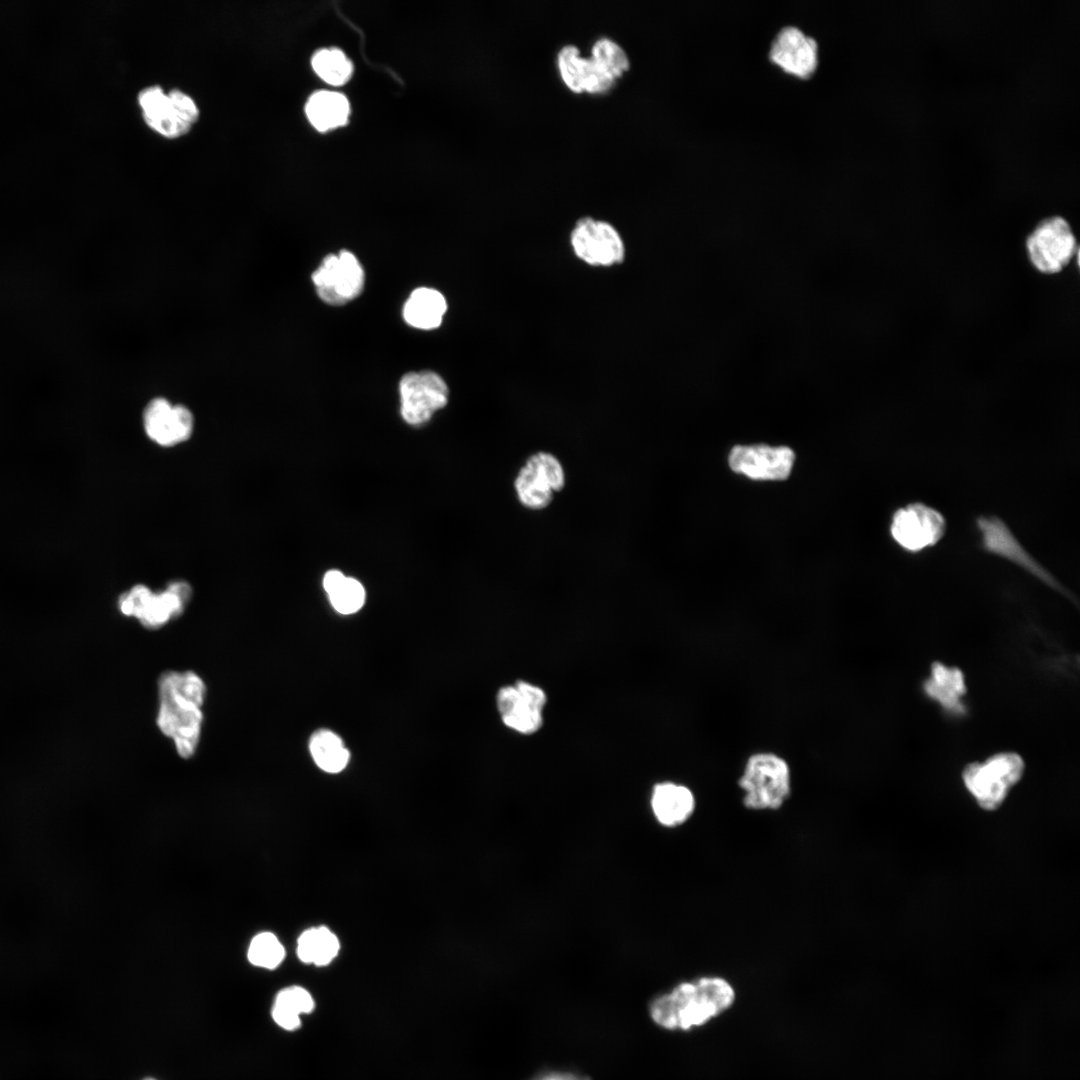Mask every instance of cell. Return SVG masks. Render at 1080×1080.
Returning a JSON list of instances; mask_svg holds the SVG:
<instances>
[{
  "label": "cell",
  "mask_w": 1080,
  "mask_h": 1080,
  "mask_svg": "<svg viewBox=\"0 0 1080 1080\" xmlns=\"http://www.w3.org/2000/svg\"><path fill=\"white\" fill-rule=\"evenodd\" d=\"M158 692L157 725L173 740L178 754L190 758L200 739L205 683L193 671H166L159 678Z\"/></svg>",
  "instance_id": "cell-1"
},
{
  "label": "cell",
  "mask_w": 1080,
  "mask_h": 1080,
  "mask_svg": "<svg viewBox=\"0 0 1080 1080\" xmlns=\"http://www.w3.org/2000/svg\"><path fill=\"white\" fill-rule=\"evenodd\" d=\"M735 1000L731 984L718 976H703L678 984L650 1005L654 1022L670 1030H687L706 1023Z\"/></svg>",
  "instance_id": "cell-2"
},
{
  "label": "cell",
  "mask_w": 1080,
  "mask_h": 1080,
  "mask_svg": "<svg viewBox=\"0 0 1080 1080\" xmlns=\"http://www.w3.org/2000/svg\"><path fill=\"white\" fill-rule=\"evenodd\" d=\"M738 785L744 792L743 804L746 808L777 810L791 793L789 765L774 753L753 754L745 764Z\"/></svg>",
  "instance_id": "cell-3"
},
{
  "label": "cell",
  "mask_w": 1080,
  "mask_h": 1080,
  "mask_svg": "<svg viewBox=\"0 0 1080 1080\" xmlns=\"http://www.w3.org/2000/svg\"><path fill=\"white\" fill-rule=\"evenodd\" d=\"M1025 764L1014 752L997 753L984 762L968 764L962 772V780L977 804L984 810L993 811L1001 806L1010 789L1018 783Z\"/></svg>",
  "instance_id": "cell-4"
},
{
  "label": "cell",
  "mask_w": 1080,
  "mask_h": 1080,
  "mask_svg": "<svg viewBox=\"0 0 1080 1080\" xmlns=\"http://www.w3.org/2000/svg\"><path fill=\"white\" fill-rule=\"evenodd\" d=\"M945 531L944 515L923 502H912L897 508L889 525L891 538L908 553H919L937 545Z\"/></svg>",
  "instance_id": "cell-5"
},
{
  "label": "cell",
  "mask_w": 1080,
  "mask_h": 1080,
  "mask_svg": "<svg viewBox=\"0 0 1080 1080\" xmlns=\"http://www.w3.org/2000/svg\"><path fill=\"white\" fill-rule=\"evenodd\" d=\"M1030 263L1039 272L1062 271L1077 251L1076 238L1069 223L1060 216L1043 219L1026 239Z\"/></svg>",
  "instance_id": "cell-6"
},
{
  "label": "cell",
  "mask_w": 1080,
  "mask_h": 1080,
  "mask_svg": "<svg viewBox=\"0 0 1080 1080\" xmlns=\"http://www.w3.org/2000/svg\"><path fill=\"white\" fill-rule=\"evenodd\" d=\"M981 548L1025 570L1047 586L1071 597L1057 579L1035 559L999 517L978 516L975 520Z\"/></svg>",
  "instance_id": "cell-7"
},
{
  "label": "cell",
  "mask_w": 1080,
  "mask_h": 1080,
  "mask_svg": "<svg viewBox=\"0 0 1080 1080\" xmlns=\"http://www.w3.org/2000/svg\"><path fill=\"white\" fill-rule=\"evenodd\" d=\"M138 100L146 123L166 137L185 134L199 116L194 100L177 89L165 94L161 87L150 86L139 93Z\"/></svg>",
  "instance_id": "cell-8"
},
{
  "label": "cell",
  "mask_w": 1080,
  "mask_h": 1080,
  "mask_svg": "<svg viewBox=\"0 0 1080 1080\" xmlns=\"http://www.w3.org/2000/svg\"><path fill=\"white\" fill-rule=\"evenodd\" d=\"M574 255L593 267H611L621 264L626 247L618 230L609 222L582 217L575 223L570 234Z\"/></svg>",
  "instance_id": "cell-9"
},
{
  "label": "cell",
  "mask_w": 1080,
  "mask_h": 1080,
  "mask_svg": "<svg viewBox=\"0 0 1080 1080\" xmlns=\"http://www.w3.org/2000/svg\"><path fill=\"white\" fill-rule=\"evenodd\" d=\"M496 703L503 724L517 733L531 735L543 725L547 696L535 684L518 680L503 686L497 693Z\"/></svg>",
  "instance_id": "cell-10"
},
{
  "label": "cell",
  "mask_w": 1080,
  "mask_h": 1080,
  "mask_svg": "<svg viewBox=\"0 0 1080 1080\" xmlns=\"http://www.w3.org/2000/svg\"><path fill=\"white\" fill-rule=\"evenodd\" d=\"M318 296L326 303L341 305L357 297L364 285V271L349 251L327 255L312 274Z\"/></svg>",
  "instance_id": "cell-11"
},
{
  "label": "cell",
  "mask_w": 1080,
  "mask_h": 1080,
  "mask_svg": "<svg viewBox=\"0 0 1080 1080\" xmlns=\"http://www.w3.org/2000/svg\"><path fill=\"white\" fill-rule=\"evenodd\" d=\"M399 390L402 417L412 425L428 421L448 400L446 383L432 371L407 373L400 381Z\"/></svg>",
  "instance_id": "cell-12"
},
{
  "label": "cell",
  "mask_w": 1080,
  "mask_h": 1080,
  "mask_svg": "<svg viewBox=\"0 0 1080 1080\" xmlns=\"http://www.w3.org/2000/svg\"><path fill=\"white\" fill-rule=\"evenodd\" d=\"M142 420L147 437L162 447H172L189 440L194 430L192 411L184 404H172L161 396L149 400Z\"/></svg>",
  "instance_id": "cell-13"
},
{
  "label": "cell",
  "mask_w": 1080,
  "mask_h": 1080,
  "mask_svg": "<svg viewBox=\"0 0 1080 1080\" xmlns=\"http://www.w3.org/2000/svg\"><path fill=\"white\" fill-rule=\"evenodd\" d=\"M793 461L794 453L788 447L735 446L729 455L732 470L761 480L787 478Z\"/></svg>",
  "instance_id": "cell-14"
},
{
  "label": "cell",
  "mask_w": 1080,
  "mask_h": 1080,
  "mask_svg": "<svg viewBox=\"0 0 1080 1080\" xmlns=\"http://www.w3.org/2000/svg\"><path fill=\"white\" fill-rule=\"evenodd\" d=\"M817 43L796 26H785L775 35L770 60L785 72L800 78L811 76L817 66Z\"/></svg>",
  "instance_id": "cell-15"
},
{
  "label": "cell",
  "mask_w": 1080,
  "mask_h": 1080,
  "mask_svg": "<svg viewBox=\"0 0 1080 1080\" xmlns=\"http://www.w3.org/2000/svg\"><path fill=\"white\" fill-rule=\"evenodd\" d=\"M560 76L566 86L576 92L601 93L615 82L606 75L591 57H583L573 44L564 45L557 54Z\"/></svg>",
  "instance_id": "cell-16"
},
{
  "label": "cell",
  "mask_w": 1080,
  "mask_h": 1080,
  "mask_svg": "<svg viewBox=\"0 0 1080 1080\" xmlns=\"http://www.w3.org/2000/svg\"><path fill=\"white\" fill-rule=\"evenodd\" d=\"M191 595L192 588L184 580L170 582L159 593L150 590L135 618L147 629H158L184 612Z\"/></svg>",
  "instance_id": "cell-17"
},
{
  "label": "cell",
  "mask_w": 1080,
  "mask_h": 1080,
  "mask_svg": "<svg viewBox=\"0 0 1080 1080\" xmlns=\"http://www.w3.org/2000/svg\"><path fill=\"white\" fill-rule=\"evenodd\" d=\"M650 806L659 824L673 828L684 824L692 816L696 799L687 786L663 781L653 786Z\"/></svg>",
  "instance_id": "cell-18"
},
{
  "label": "cell",
  "mask_w": 1080,
  "mask_h": 1080,
  "mask_svg": "<svg viewBox=\"0 0 1080 1080\" xmlns=\"http://www.w3.org/2000/svg\"><path fill=\"white\" fill-rule=\"evenodd\" d=\"M926 694L945 710L960 714L965 711L962 698L966 693L965 678L957 667L935 662L930 677L924 683Z\"/></svg>",
  "instance_id": "cell-19"
},
{
  "label": "cell",
  "mask_w": 1080,
  "mask_h": 1080,
  "mask_svg": "<svg viewBox=\"0 0 1080 1080\" xmlns=\"http://www.w3.org/2000/svg\"><path fill=\"white\" fill-rule=\"evenodd\" d=\"M447 309L443 295L432 288L421 287L414 290L403 308L405 321L419 329L438 327Z\"/></svg>",
  "instance_id": "cell-20"
},
{
  "label": "cell",
  "mask_w": 1080,
  "mask_h": 1080,
  "mask_svg": "<svg viewBox=\"0 0 1080 1080\" xmlns=\"http://www.w3.org/2000/svg\"><path fill=\"white\" fill-rule=\"evenodd\" d=\"M311 124L319 131H327L347 122L350 106L347 98L338 92L318 91L310 96L305 107Z\"/></svg>",
  "instance_id": "cell-21"
},
{
  "label": "cell",
  "mask_w": 1080,
  "mask_h": 1080,
  "mask_svg": "<svg viewBox=\"0 0 1080 1080\" xmlns=\"http://www.w3.org/2000/svg\"><path fill=\"white\" fill-rule=\"evenodd\" d=\"M338 937L327 927L319 926L305 930L297 941L298 958L307 964L328 965L339 953Z\"/></svg>",
  "instance_id": "cell-22"
},
{
  "label": "cell",
  "mask_w": 1080,
  "mask_h": 1080,
  "mask_svg": "<svg viewBox=\"0 0 1080 1080\" xmlns=\"http://www.w3.org/2000/svg\"><path fill=\"white\" fill-rule=\"evenodd\" d=\"M323 587L333 608L340 614L355 613L364 604L365 590L362 584L338 570H331L325 574Z\"/></svg>",
  "instance_id": "cell-23"
},
{
  "label": "cell",
  "mask_w": 1080,
  "mask_h": 1080,
  "mask_svg": "<svg viewBox=\"0 0 1080 1080\" xmlns=\"http://www.w3.org/2000/svg\"><path fill=\"white\" fill-rule=\"evenodd\" d=\"M311 994L301 986H290L278 992L273 1007V1020L283 1029L292 1031L299 1028L300 1014L310 1013L314 1009Z\"/></svg>",
  "instance_id": "cell-24"
},
{
  "label": "cell",
  "mask_w": 1080,
  "mask_h": 1080,
  "mask_svg": "<svg viewBox=\"0 0 1080 1080\" xmlns=\"http://www.w3.org/2000/svg\"><path fill=\"white\" fill-rule=\"evenodd\" d=\"M309 751L316 765L328 773L342 771L350 758V753L342 739L326 729L317 730L309 740Z\"/></svg>",
  "instance_id": "cell-25"
},
{
  "label": "cell",
  "mask_w": 1080,
  "mask_h": 1080,
  "mask_svg": "<svg viewBox=\"0 0 1080 1080\" xmlns=\"http://www.w3.org/2000/svg\"><path fill=\"white\" fill-rule=\"evenodd\" d=\"M514 490L519 503L534 511L548 507L554 496V492L524 465L514 479Z\"/></svg>",
  "instance_id": "cell-26"
},
{
  "label": "cell",
  "mask_w": 1080,
  "mask_h": 1080,
  "mask_svg": "<svg viewBox=\"0 0 1080 1080\" xmlns=\"http://www.w3.org/2000/svg\"><path fill=\"white\" fill-rule=\"evenodd\" d=\"M312 67L316 74L333 86L346 83L353 71L351 61L340 49H322L312 57Z\"/></svg>",
  "instance_id": "cell-27"
},
{
  "label": "cell",
  "mask_w": 1080,
  "mask_h": 1080,
  "mask_svg": "<svg viewBox=\"0 0 1080 1080\" xmlns=\"http://www.w3.org/2000/svg\"><path fill=\"white\" fill-rule=\"evenodd\" d=\"M590 57L613 80L622 76L630 66L625 50L608 37H601L594 42Z\"/></svg>",
  "instance_id": "cell-28"
},
{
  "label": "cell",
  "mask_w": 1080,
  "mask_h": 1080,
  "mask_svg": "<svg viewBox=\"0 0 1080 1080\" xmlns=\"http://www.w3.org/2000/svg\"><path fill=\"white\" fill-rule=\"evenodd\" d=\"M247 957L254 966L275 969L283 961L285 949L273 933L262 932L251 940Z\"/></svg>",
  "instance_id": "cell-29"
},
{
  "label": "cell",
  "mask_w": 1080,
  "mask_h": 1080,
  "mask_svg": "<svg viewBox=\"0 0 1080 1080\" xmlns=\"http://www.w3.org/2000/svg\"><path fill=\"white\" fill-rule=\"evenodd\" d=\"M524 466L543 481L554 493L561 491L566 483V475L561 461L552 453L538 451L531 454Z\"/></svg>",
  "instance_id": "cell-30"
},
{
  "label": "cell",
  "mask_w": 1080,
  "mask_h": 1080,
  "mask_svg": "<svg viewBox=\"0 0 1080 1080\" xmlns=\"http://www.w3.org/2000/svg\"><path fill=\"white\" fill-rule=\"evenodd\" d=\"M540 1080H583V1079L578 1078V1077H576L574 1075H570V1074H552V1075L545 1076Z\"/></svg>",
  "instance_id": "cell-31"
},
{
  "label": "cell",
  "mask_w": 1080,
  "mask_h": 1080,
  "mask_svg": "<svg viewBox=\"0 0 1080 1080\" xmlns=\"http://www.w3.org/2000/svg\"><path fill=\"white\" fill-rule=\"evenodd\" d=\"M144 1080H155V1079H152V1078H147V1079H144Z\"/></svg>",
  "instance_id": "cell-32"
}]
</instances>
